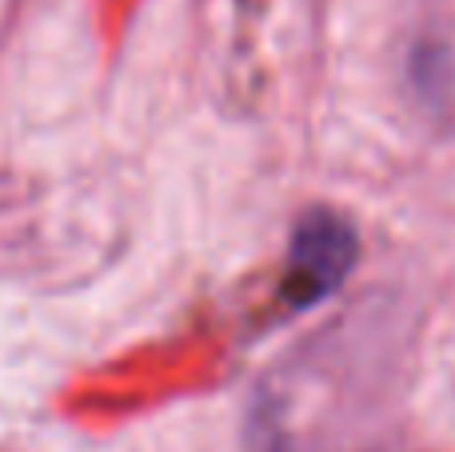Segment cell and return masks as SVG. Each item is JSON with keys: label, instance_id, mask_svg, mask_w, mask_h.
Wrapping results in <instances>:
<instances>
[{"label": "cell", "instance_id": "1", "mask_svg": "<svg viewBox=\"0 0 455 452\" xmlns=\"http://www.w3.org/2000/svg\"><path fill=\"white\" fill-rule=\"evenodd\" d=\"M360 261V232L336 208H307L288 240V269L280 280V301L291 312H307L344 288Z\"/></svg>", "mask_w": 455, "mask_h": 452}]
</instances>
